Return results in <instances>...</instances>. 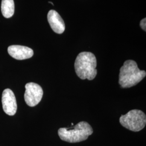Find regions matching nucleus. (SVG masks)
Wrapping results in <instances>:
<instances>
[{
    "label": "nucleus",
    "mask_w": 146,
    "mask_h": 146,
    "mask_svg": "<svg viewBox=\"0 0 146 146\" xmlns=\"http://www.w3.org/2000/svg\"><path fill=\"white\" fill-rule=\"evenodd\" d=\"M146 75V71L138 68L135 61L127 60L120 68L119 84L122 88H131L139 84Z\"/></svg>",
    "instance_id": "1"
},
{
    "label": "nucleus",
    "mask_w": 146,
    "mask_h": 146,
    "mask_svg": "<svg viewBox=\"0 0 146 146\" xmlns=\"http://www.w3.org/2000/svg\"><path fill=\"white\" fill-rule=\"evenodd\" d=\"M97 61L92 52H80L75 60L74 67L79 78L93 80L97 75Z\"/></svg>",
    "instance_id": "2"
},
{
    "label": "nucleus",
    "mask_w": 146,
    "mask_h": 146,
    "mask_svg": "<svg viewBox=\"0 0 146 146\" xmlns=\"http://www.w3.org/2000/svg\"><path fill=\"white\" fill-rule=\"evenodd\" d=\"M93 133V129L88 122L81 121L73 128H61L58 134L63 141L70 143H76L85 141Z\"/></svg>",
    "instance_id": "3"
},
{
    "label": "nucleus",
    "mask_w": 146,
    "mask_h": 146,
    "mask_svg": "<svg viewBox=\"0 0 146 146\" xmlns=\"http://www.w3.org/2000/svg\"><path fill=\"white\" fill-rule=\"evenodd\" d=\"M121 125L133 131H139L146 124V114L140 110H131L120 118Z\"/></svg>",
    "instance_id": "4"
},
{
    "label": "nucleus",
    "mask_w": 146,
    "mask_h": 146,
    "mask_svg": "<svg viewBox=\"0 0 146 146\" xmlns=\"http://www.w3.org/2000/svg\"><path fill=\"white\" fill-rule=\"evenodd\" d=\"M25 100L27 104L34 107L39 104L42 99L43 91L42 87L38 84L29 82L26 84Z\"/></svg>",
    "instance_id": "5"
},
{
    "label": "nucleus",
    "mask_w": 146,
    "mask_h": 146,
    "mask_svg": "<svg viewBox=\"0 0 146 146\" xmlns=\"http://www.w3.org/2000/svg\"><path fill=\"white\" fill-rule=\"evenodd\" d=\"M2 104L3 111L7 115L13 116L17 111V105L15 96L10 89H5L2 95Z\"/></svg>",
    "instance_id": "6"
},
{
    "label": "nucleus",
    "mask_w": 146,
    "mask_h": 146,
    "mask_svg": "<svg viewBox=\"0 0 146 146\" xmlns=\"http://www.w3.org/2000/svg\"><path fill=\"white\" fill-rule=\"evenodd\" d=\"M8 52L12 58L18 60L31 58L34 55V52L31 48L20 45L9 46L8 48Z\"/></svg>",
    "instance_id": "7"
},
{
    "label": "nucleus",
    "mask_w": 146,
    "mask_h": 146,
    "mask_svg": "<svg viewBox=\"0 0 146 146\" xmlns=\"http://www.w3.org/2000/svg\"><path fill=\"white\" fill-rule=\"evenodd\" d=\"M48 21L53 31L58 34H62L65 30V24L61 16L57 11L50 10L48 13Z\"/></svg>",
    "instance_id": "8"
},
{
    "label": "nucleus",
    "mask_w": 146,
    "mask_h": 146,
    "mask_svg": "<svg viewBox=\"0 0 146 146\" xmlns=\"http://www.w3.org/2000/svg\"><path fill=\"white\" fill-rule=\"evenodd\" d=\"M15 5L14 0H2L1 11L5 18H10L14 14Z\"/></svg>",
    "instance_id": "9"
},
{
    "label": "nucleus",
    "mask_w": 146,
    "mask_h": 146,
    "mask_svg": "<svg viewBox=\"0 0 146 146\" xmlns=\"http://www.w3.org/2000/svg\"><path fill=\"white\" fill-rule=\"evenodd\" d=\"M146 19L145 18V19H143L141 20V22H140V26L141 27V28L145 31H146Z\"/></svg>",
    "instance_id": "10"
},
{
    "label": "nucleus",
    "mask_w": 146,
    "mask_h": 146,
    "mask_svg": "<svg viewBox=\"0 0 146 146\" xmlns=\"http://www.w3.org/2000/svg\"><path fill=\"white\" fill-rule=\"evenodd\" d=\"M49 3H51L52 5H54V4H53V3L52 2H49Z\"/></svg>",
    "instance_id": "11"
}]
</instances>
